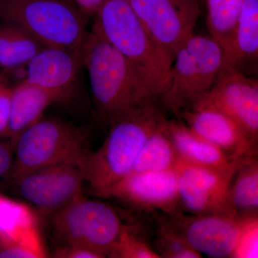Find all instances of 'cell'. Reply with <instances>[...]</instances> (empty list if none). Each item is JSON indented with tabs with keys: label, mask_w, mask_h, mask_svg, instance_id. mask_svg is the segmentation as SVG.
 Listing matches in <instances>:
<instances>
[{
	"label": "cell",
	"mask_w": 258,
	"mask_h": 258,
	"mask_svg": "<svg viewBox=\"0 0 258 258\" xmlns=\"http://www.w3.org/2000/svg\"><path fill=\"white\" fill-rule=\"evenodd\" d=\"M95 108L111 123L153 97L135 67L103 36L96 24L81 46Z\"/></svg>",
	"instance_id": "cell-1"
},
{
	"label": "cell",
	"mask_w": 258,
	"mask_h": 258,
	"mask_svg": "<svg viewBox=\"0 0 258 258\" xmlns=\"http://www.w3.org/2000/svg\"><path fill=\"white\" fill-rule=\"evenodd\" d=\"M150 98L111 123L104 142L96 152L88 153L83 161L86 181L98 196L130 174L146 141L166 119Z\"/></svg>",
	"instance_id": "cell-2"
},
{
	"label": "cell",
	"mask_w": 258,
	"mask_h": 258,
	"mask_svg": "<svg viewBox=\"0 0 258 258\" xmlns=\"http://www.w3.org/2000/svg\"><path fill=\"white\" fill-rule=\"evenodd\" d=\"M94 18L107 41L133 64L153 97L159 99L165 90L171 66L128 0H105Z\"/></svg>",
	"instance_id": "cell-3"
},
{
	"label": "cell",
	"mask_w": 258,
	"mask_h": 258,
	"mask_svg": "<svg viewBox=\"0 0 258 258\" xmlns=\"http://www.w3.org/2000/svg\"><path fill=\"white\" fill-rule=\"evenodd\" d=\"M88 18L63 0H0V20L21 28L45 47L77 50Z\"/></svg>",
	"instance_id": "cell-4"
},
{
	"label": "cell",
	"mask_w": 258,
	"mask_h": 258,
	"mask_svg": "<svg viewBox=\"0 0 258 258\" xmlns=\"http://www.w3.org/2000/svg\"><path fill=\"white\" fill-rule=\"evenodd\" d=\"M221 46L210 35L194 32L180 46L171 64L160 99L179 115L216 82L224 68Z\"/></svg>",
	"instance_id": "cell-5"
},
{
	"label": "cell",
	"mask_w": 258,
	"mask_h": 258,
	"mask_svg": "<svg viewBox=\"0 0 258 258\" xmlns=\"http://www.w3.org/2000/svg\"><path fill=\"white\" fill-rule=\"evenodd\" d=\"M85 129L57 118H40L23 131L14 144L10 178L15 181L42 168L62 163L83 164L88 153Z\"/></svg>",
	"instance_id": "cell-6"
},
{
	"label": "cell",
	"mask_w": 258,
	"mask_h": 258,
	"mask_svg": "<svg viewBox=\"0 0 258 258\" xmlns=\"http://www.w3.org/2000/svg\"><path fill=\"white\" fill-rule=\"evenodd\" d=\"M53 226L64 244H78L106 257L124 230L109 205L81 195L56 212Z\"/></svg>",
	"instance_id": "cell-7"
},
{
	"label": "cell",
	"mask_w": 258,
	"mask_h": 258,
	"mask_svg": "<svg viewBox=\"0 0 258 258\" xmlns=\"http://www.w3.org/2000/svg\"><path fill=\"white\" fill-rule=\"evenodd\" d=\"M128 1L171 66L180 46L194 33L200 15L199 3L190 0Z\"/></svg>",
	"instance_id": "cell-8"
},
{
	"label": "cell",
	"mask_w": 258,
	"mask_h": 258,
	"mask_svg": "<svg viewBox=\"0 0 258 258\" xmlns=\"http://www.w3.org/2000/svg\"><path fill=\"white\" fill-rule=\"evenodd\" d=\"M82 164L62 163L37 169L15 180L19 192L44 215H54L82 195Z\"/></svg>",
	"instance_id": "cell-9"
},
{
	"label": "cell",
	"mask_w": 258,
	"mask_h": 258,
	"mask_svg": "<svg viewBox=\"0 0 258 258\" xmlns=\"http://www.w3.org/2000/svg\"><path fill=\"white\" fill-rule=\"evenodd\" d=\"M238 168L216 170L178 161L174 169L178 175L180 208L191 215L237 216L230 208L229 194Z\"/></svg>",
	"instance_id": "cell-10"
},
{
	"label": "cell",
	"mask_w": 258,
	"mask_h": 258,
	"mask_svg": "<svg viewBox=\"0 0 258 258\" xmlns=\"http://www.w3.org/2000/svg\"><path fill=\"white\" fill-rule=\"evenodd\" d=\"M245 216L215 214L186 216L180 212L161 220L182 236L202 255L228 258L233 257Z\"/></svg>",
	"instance_id": "cell-11"
},
{
	"label": "cell",
	"mask_w": 258,
	"mask_h": 258,
	"mask_svg": "<svg viewBox=\"0 0 258 258\" xmlns=\"http://www.w3.org/2000/svg\"><path fill=\"white\" fill-rule=\"evenodd\" d=\"M195 104L211 106L228 115L257 143L258 82L254 77L223 69L213 86Z\"/></svg>",
	"instance_id": "cell-12"
},
{
	"label": "cell",
	"mask_w": 258,
	"mask_h": 258,
	"mask_svg": "<svg viewBox=\"0 0 258 258\" xmlns=\"http://www.w3.org/2000/svg\"><path fill=\"white\" fill-rule=\"evenodd\" d=\"M105 198H113L147 211L166 215L180 212L179 182L174 169L131 173L115 184Z\"/></svg>",
	"instance_id": "cell-13"
},
{
	"label": "cell",
	"mask_w": 258,
	"mask_h": 258,
	"mask_svg": "<svg viewBox=\"0 0 258 258\" xmlns=\"http://www.w3.org/2000/svg\"><path fill=\"white\" fill-rule=\"evenodd\" d=\"M179 115L194 133L220 148L231 160L257 155V143L235 120L216 108L195 104Z\"/></svg>",
	"instance_id": "cell-14"
},
{
	"label": "cell",
	"mask_w": 258,
	"mask_h": 258,
	"mask_svg": "<svg viewBox=\"0 0 258 258\" xmlns=\"http://www.w3.org/2000/svg\"><path fill=\"white\" fill-rule=\"evenodd\" d=\"M82 66L81 47L68 50L45 47L27 64L25 79L66 98Z\"/></svg>",
	"instance_id": "cell-15"
},
{
	"label": "cell",
	"mask_w": 258,
	"mask_h": 258,
	"mask_svg": "<svg viewBox=\"0 0 258 258\" xmlns=\"http://www.w3.org/2000/svg\"><path fill=\"white\" fill-rule=\"evenodd\" d=\"M164 127L174 146L178 161L216 170L237 169L244 159L231 160L225 152L194 133L183 121L166 120Z\"/></svg>",
	"instance_id": "cell-16"
},
{
	"label": "cell",
	"mask_w": 258,
	"mask_h": 258,
	"mask_svg": "<svg viewBox=\"0 0 258 258\" xmlns=\"http://www.w3.org/2000/svg\"><path fill=\"white\" fill-rule=\"evenodd\" d=\"M13 246L28 247L47 257L34 212L28 205L0 195V247Z\"/></svg>",
	"instance_id": "cell-17"
},
{
	"label": "cell",
	"mask_w": 258,
	"mask_h": 258,
	"mask_svg": "<svg viewBox=\"0 0 258 258\" xmlns=\"http://www.w3.org/2000/svg\"><path fill=\"white\" fill-rule=\"evenodd\" d=\"M258 0H245L234 29L223 69L252 76L257 71Z\"/></svg>",
	"instance_id": "cell-18"
},
{
	"label": "cell",
	"mask_w": 258,
	"mask_h": 258,
	"mask_svg": "<svg viewBox=\"0 0 258 258\" xmlns=\"http://www.w3.org/2000/svg\"><path fill=\"white\" fill-rule=\"evenodd\" d=\"M64 98L59 93L24 80L11 89V116L8 138L14 144L23 131L42 118L52 103Z\"/></svg>",
	"instance_id": "cell-19"
},
{
	"label": "cell",
	"mask_w": 258,
	"mask_h": 258,
	"mask_svg": "<svg viewBox=\"0 0 258 258\" xmlns=\"http://www.w3.org/2000/svg\"><path fill=\"white\" fill-rule=\"evenodd\" d=\"M230 208L237 216L257 215L258 161L257 155L246 158L237 169L229 194Z\"/></svg>",
	"instance_id": "cell-20"
},
{
	"label": "cell",
	"mask_w": 258,
	"mask_h": 258,
	"mask_svg": "<svg viewBox=\"0 0 258 258\" xmlns=\"http://www.w3.org/2000/svg\"><path fill=\"white\" fill-rule=\"evenodd\" d=\"M45 47L21 28L10 24L0 25V68L12 69L27 66Z\"/></svg>",
	"instance_id": "cell-21"
},
{
	"label": "cell",
	"mask_w": 258,
	"mask_h": 258,
	"mask_svg": "<svg viewBox=\"0 0 258 258\" xmlns=\"http://www.w3.org/2000/svg\"><path fill=\"white\" fill-rule=\"evenodd\" d=\"M166 120L146 141L136 159L131 173L174 169L178 158L172 142L166 134L164 127Z\"/></svg>",
	"instance_id": "cell-22"
},
{
	"label": "cell",
	"mask_w": 258,
	"mask_h": 258,
	"mask_svg": "<svg viewBox=\"0 0 258 258\" xmlns=\"http://www.w3.org/2000/svg\"><path fill=\"white\" fill-rule=\"evenodd\" d=\"M245 0H206L210 35L221 46L224 57Z\"/></svg>",
	"instance_id": "cell-23"
},
{
	"label": "cell",
	"mask_w": 258,
	"mask_h": 258,
	"mask_svg": "<svg viewBox=\"0 0 258 258\" xmlns=\"http://www.w3.org/2000/svg\"><path fill=\"white\" fill-rule=\"evenodd\" d=\"M154 246V249L161 257H203V255L194 249L182 236L161 220H159V228Z\"/></svg>",
	"instance_id": "cell-24"
},
{
	"label": "cell",
	"mask_w": 258,
	"mask_h": 258,
	"mask_svg": "<svg viewBox=\"0 0 258 258\" xmlns=\"http://www.w3.org/2000/svg\"><path fill=\"white\" fill-rule=\"evenodd\" d=\"M107 257L113 258H161L147 241L125 227Z\"/></svg>",
	"instance_id": "cell-25"
},
{
	"label": "cell",
	"mask_w": 258,
	"mask_h": 258,
	"mask_svg": "<svg viewBox=\"0 0 258 258\" xmlns=\"http://www.w3.org/2000/svg\"><path fill=\"white\" fill-rule=\"evenodd\" d=\"M257 215H246L244 217L243 228L232 257H257Z\"/></svg>",
	"instance_id": "cell-26"
},
{
	"label": "cell",
	"mask_w": 258,
	"mask_h": 258,
	"mask_svg": "<svg viewBox=\"0 0 258 258\" xmlns=\"http://www.w3.org/2000/svg\"><path fill=\"white\" fill-rule=\"evenodd\" d=\"M11 89L7 85L0 92V139L8 137L11 116Z\"/></svg>",
	"instance_id": "cell-27"
},
{
	"label": "cell",
	"mask_w": 258,
	"mask_h": 258,
	"mask_svg": "<svg viewBox=\"0 0 258 258\" xmlns=\"http://www.w3.org/2000/svg\"><path fill=\"white\" fill-rule=\"evenodd\" d=\"M55 257L103 258L102 254L93 249L78 244H64L56 250Z\"/></svg>",
	"instance_id": "cell-28"
},
{
	"label": "cell",
	"mask_w": 258,
	"mask_h": 258,
	"mask_svg": "<svg viewBox=\"0 0 258 258\" xmlns=\"http://www.w3.org/2000/svg\"><path fill=\"white\" fill-rule=\"evenodd\" d=\"M14 161V147L10 141L0 142V179L10 176Z\"/></svg>",
	"instance_id": "cell-29"
},
{
	"label": "cell",
	"mask_w": 258,
	"mask_h": 258,
	"mask_svg": "<svg viewBox=\"0 0 258 258\" xmlns=\"http://www.w3.org/2000/svg\"><path fill=\"white\" fill-rule=\"evenodd\" d=\"M105 0H73L76 8L88 17L94 18Z\"/></svg>",
	"instance_id": "cell-30"
},
{
	"label": "cell",
	"mask_w": 258,
	"mask_h": 258,
	"mask_svg": "<svg viewBox=\"0 0 258 258\" xmlns=\"http://www.w3.org/2000/svg\"><path fill=\"white\" fill-rule=\"evenodd\" d=\"M7 85H8L7 83H5L3 80L0 79V92L3 91V88H4Z\"/></svg>",
	"instance_id": "cell-31"
},
{
	"label": "cell",
	"mask_w": 258,
	"mask_h": 258,
	"mask_svg": "<svg viewBox=\"0 0 258 258\" xmlns=\"http://www.w3.org/2000/svg\"><path fill=\"white\" fill-rule=\"evenodd\" d=\"M63 1L66 2V3H71V4L74 5V2H73V0H63ZM75 6H76V5H75Z\"/></svg>",
	"instance_id": "cell-32"
},
{
	"label": "cell",
	"mask_w": 258,
	"mask_h": 258,
	"mask_svg": "<svg viewBox=\"0 0 258 258\" xmlns=\"http://www.w3.org/2000/svg\"><path fill=\"white\" fill-rule=\"evenodd\" d=\"M190 1L198 2V3H199V1H200V0H190Z\"/></svg>",
	"instance_id": "cell-33"
}]
</instances>
